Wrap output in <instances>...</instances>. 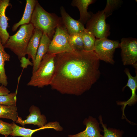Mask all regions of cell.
Listing matches in <instances>:
<instances>
[{
	"mask_svg": "<svg viewBox=\"0 0 137 137\" xmlns=\"http://www.w3.org/2000/svg\"><path fill=\"white\" fill-rule=\"evenodd\" d=\"M100 60L94 51L73 50L56 55L52 89L62 94L81 95L99 79Z\"/></svg>",
	"mask_w": 137,
	"mask_h": 137,
	"instance_id": "cell-1",
	"label": "cell"
},
{
	"mask_svg": "<svg viewBox=\"0 0 137 137\" xmlns=\"http://www.w3.org/2000/svg\"><path fill=\"white\" fill-rule=\"evenodd\" d=\"M35 28L46 34L52 40L57 26L63 23L61 17L55 14L49 13L37 1L30 22Z\"/></svg>",
	"mask_w": 137,
	"mask_h": 137,
	"instance_id": "cell-2",
	"label": "cell"
},
{
	"mask_svg": "<svg viewBox=\"0 0 137 137\" xmlns=\"http://www.w3.org/2000/svg\"><path fill=\"white\" fill-rule=\"evenodd\" d=\"M30 23L21 25L14 35L10 36L5 44V48L10 49L18 57L19 59L27 54V47L35 29Z\"/></svg>",
	"mask_w": 137,
	"mask_h": 137,
	"instance_id": "cell-3",
	"label": "cell"
},
{
	"mask_svg": "<svg viewBox=\"0 0 137 137\" xmlns=\"http://www.w3.org/2000/svg\"><path fill=\"white\" fill-rule=\"evenodd\" d=\"M55 55L47 53L44 55L38 69L32 73L28 86L42 88L50 85L55 70Z\"/></svg>",
	"mask_w": 137,
	"mask_h": 137,
	"instance_id": "cell-4",
	"label": "cell"
},
{
	"mask_svg": "<svg viewBox=\"0 0 137 137\" xmlns=\"http://www.w3.org/2000/svg\"><path fill=\"white\" fill-rule=\"evenodd\" d=\"M69 36L63 24H59L57 27L47 53L56 55L61 53L74 50L68 42Z\"/></svg>",
	"mask_w": 137,
	"mask_h": 137,
	"instance_id": "cell-5",
	"label": "cell"
},
{
	"mask_svg": "<svg viewBox=\"0 0 137 137\" xmlns=\"http://www.w3.org/2000/svg\"><path fill=\"white\" fill-rule=\"evenodd\" d=\"M106 17L103 10L93 13L86 23V29L91 32L97 39L107 38L110 35V25L106 22Z\"/></svg>",
	"mask_w": 137,
	"mask_h": 137,
	"instance_id": "cell-6",
	"label": "cell"
},
{
	"mask_svg": "<svg viewBox=\"0 0 137 137\" xmlns=\"http://www.w3.org/2000/svg\"><path fill=\"white\" fill-rule=\"evenodd\" d=\"M119 44L118 40H111L107 38L97 39L94 51L100 60L113 64L114 54L116 49L119 47Z\"/></svg>",
	"mask_w": 137,
	"mask_h": 137,
	"instance_id": "cell-7",
	"label": "cell"
},
{
	"mask_svg": "<svg viewBox=\"0 0 137 137\" xmlns=\"http://www.w3.org/2000/svg\"><path fill=\"white\" fill-rule=\"evenodd\" d=\"M121 49L122 61L124 65H131L137 67V39L133 38H123L119 44Z\"/></svg>",
	"mask_w": 137,
	"mask_h": 137,
	"instance_id": "cell-8",
	"label": "cell"
},
{
	"mask_svg": "<svg viewBox=\"0 0 137 137\" xmlns=\"http://www.w3.org/2000/svg\"><path fill=\"white\" fill-rule=\"evenodd\" d=\"M29 114L26 119L23 120L21 117L18 116L15 122L23 126L27 124H33L37 125L39 128L42 127L46 124V116L41 114L39 108L34 105H32L29 109Z\"/></svg>",
	"mask_w": 137,
	"mask_h": 137,
	"instance_id": "cell-9",
	"label": "cell"
},
{
	"mask_svg": "<svg viewBox=\"0 0 137 137\" xmlns=\"http://www.w3.org/2000/svg\"><path fill=\"white\" fill-rule=\"evenodd\" d=\"M83 124L85 125V129L83 131L73 135H68L69 137H102L101 134L102 131L99 127V123L95 118L89 116L85 119Z\"/></svg>",
	"mask_w": 137,
	"mask_h": 137,
	"instance_id": "cell-10",
	"label": "cell"
},
{
	"mask_svg": "<svg viewBox=\"0 0 137 137\" xmlns=\"http://www.w3.org/2000/svg\"><path fill=\"white\" fill-rule=\"evenodd\" d=\"M125 72L128 76V81L127 84L123 88V90L127 87H129L131 91V96L130 98L126 101H117V104L118 105L122 106V110L123 112L122 117L124 118L125 117L124 111L125 108L127 105L131 106L135 104L137 101V96L136 94V91L137 89V75L134 77L132 76L129 70L126 68Z\"/></svg>",
	"mask_w": 137,
	"mask_h": 137,
	"instance_id": "cell-11",
	"label": "cell"
},
{
	"mask_svg": "<svg viewBox=\"0 0 137 137\" xmlns=\"http://www.w3.org/2000/svg\"><path fill=\"white\" fill-rule=\"evenodd\" d=\"M60 12L62 23L69 35L79 33L85 29L84 25L71 17L63 6L60 8Z\"/></svg>",
	"mask_w": 137,
	"mask_h": 137,
	"instance_id": "cell-12",
	"label": "cell"
},
{
	"mask_svg": "<svg viewBox=\"0 0 137 137\" xmlns=\"http://www.w3.org/2000/svg\"><path fill=\"white\" fill-rule=\"evenodd\" d=\"M9 2V0H0V38L3 45L10 36L7 30L9 19L5 14L7 8L10 4Z\"/></svg>",
	"mask_w": 137,
	"mask_h": 137,
	"instance_id": "cell-13",
	"label": "cell"
},
{
	"mask_svg": "<svg viewBox=\"0 0 137 137\" xmlns=\"http://www.w3.org/2000/svg\"><path fill=\"white\" fill-rule=\"evenodd\" d=\"M51 40L46 34L43 33L33 64L32 73L38 69L43 57L47 53Z\"/></svg>",
	"mask_w": 137,
	"mask_h": 137,
	"instance_id": "cell-14",
	"label": "cell"
},
{
	"mask_svg": "<svg viewBox=\"0 0 137 137\" xmlns=\"http://www.w3.org/2000/svg\"><path fill=\"white\" fill-rule=\"evenodd\" d=\"M95 0H73L71 5L78 8L80 13V18L78 20L82 24H86L91 18L93 14L88 11V7L90 4L94 3Z\"/></svg>",
	"mask_w": 137,
	"mask_h": 137,
	"instance_id": "cell-15",
	"label": "cell"
},
{
	"mask_svg": "<svg viewBox=\"0 0 137 137\" xmlns=\"http://www.w3.org/2000/svg\"><path fill=\"white\" fill-rule=\"evenodd\" d=\"M40 30L35 28L27 47L26 54L28 58L32 59L33 64L35 61L37 51L43 35Z\"/></svg>",
	"mask_w": 137,
	"mask_h": 137,
	"instance_id": "cell-16",
	"label": "cell"
},
{
	"mask_svg": "<svg viewBox=\"0 0 137 137\" xmlns=\"http://www.w3.org/2000/svg\"><path fill=\"white\" fill-rule=\"evenodd\" d=\"M37 1L36 0H26V7L23 16L20 21L13 26L12 30L13 32L15 31L19 26L30 23Z\"/></svg>",
	"mask_w": 137,
	"mask_h": 137,
	"instance_id": "cell-17",
	"label": "cell"
},
{
	"mask_svg": "<svg viewBox=\"0 0 137 137\" xmlns=\"http://www.w3.org/2000/svg\"><path fill=\"white\" fill-rule=\"evenodd\" d=\"M5 48L0 38V83L6 87L8 82L5 68V62L10 60V56L5 51Z\"/></svg>",
	"mask_w": 137,
	"mask_h": 137,
	"instance_id": "cell-18",
	"label": "cell"
},
{
	"mask_svg": "<svg viewBox=\"0 0 137 137\" xmlns=\"http://www.w3.org/2000/svg\"><path fill=\"white\" fill-rule=\"evenodd\" d=\"M12 123V132L10 135L13 136L32 137V134L37 131L45 129L51 128V125L49 123L46 124L42 127L35 129L21 127L16 125L14 122Z\"/></svg>",
	"mask_w": 137,
	"mask_h": 137,
	"instance_id": "cell-19",
	"label": "cell"
},
{
	"mask_svg": "<svg viewBox=\"0 0 137 137\" xmlns=\"http://www.w3.org/2000/svg\"><path fill=\"white\" fill-rule=\"evenodd\" d=\"M79 33L83 42L84 50L87 51H94L96 39L93 34L85 28Z\"/></svg>",
	"mask_w": 137,
	"mask_h": 137,
	"instance_id": "cell-20",
	"label": "cell"
},
{
	"mask_svg": "<svg viewBox=\"0 0 137 137\" xmlns=\"http://www.w3.org/2000/svg\"><path fill=\"white\" fill-rule=\"evenodd\" d=\"M17 111L16 105H0V118L10 119L14 122H16L18 116Z\"/></svg>",
	"mask_w": 137,
	"mask_h": 137,
	"instance_id": "cell-21",
	"label": "cell"
},
{
	"mask_svg": "<svg viewBox=\"0 0 137 137\" xmlns=\"http://www.w3.org/2000/svg\"><path fill=\"white\" fill-rule=\"evenodd\" d=\"M100 124L102 125L104 133L102 137H122L124 132L122 130L111 128H107L106 124L103 123L101 115L99 117Z\"/></svg>",
	"mask_w": 137,
	"mask_h": 137,
	"instance_id": "cell-22",
	"label": "cell"
},
{
	"mask_svg": "<svg viewBox=\"0 0 137 137\" xmlns=\"http://www.w3.org/2000/svg\"><path fill=\"white\" fill-rule=\"evenodd\" d=\"M68 41L70 46L74 50H84L83 42L79 33L69 35Z\"/></svg>",
	"mask_w": 137,
	"mask_h": 137,
	"instance_id": "cell-23",
	"label": "cell"
},
{
	"mask_svg": "<svg viewBox=\"0 0 137 137\" xmlns=\"http://www.w3.org/2000/svg\"><path fill=\"white\" fill-rule=\"evenodd\" d=\"M122 2L120 0H107L106 6L103 10L106 18L111 15L114 11L120 7Z\"/></svg>",
	"mask_w": 137,
	"mask_h": 137,
	"instance_id": "cell-24",
	"label": "cell"
},
{
	"mask_svg": "<svg viewBox=\"0 0 137 137\" xmlns=\"http://www.w3.org/2000/svg\"><path fill=\"white\" fill-rule=\"evenodd\" d=\"M17 92L0 95V105L11 106L16 105Z\"/></svg>",
	"mask_w": 137,
	"mask_h": 137,
	"instance_id": "cell-25",
	"label": "cell"
},
{
	"mask_svg": "<svg viewBox=\"0 0 137 137\" xmlns=\"http://www.w3.org/2000/svg\"><path fill=\"white\" fill-rule=\"evenodd\" d=\"M12 123H9L0 120V134L8 136L12 132Z\"/></svg>",
	"mask_w": 137,
	"mask_h": 137,
	"instance_id": "cell-26",
	"label": "cell"
},
{
	"mask_svg": "<svg viewBox=\"0 0 137 137\" xmlns=\"http://www.w3.org/2000/svg\"><path fill=\"white\" fill-rule=\"evenodd\" d=\"M10 92V91L5 86L3 85L0 86V95H6Z\"/></svg>",
	"mask_w": 137,
	"mask_h": 137,
	"instance_id": "cell-27",
	"label": "cell"
},
{
	"mask_svg": "<svg viewBox=\"0 0 137 137\" xmlns=\"http://www.w3.org/2000/svg\"><path fill=\"white\" fill-rule=\"evenodd\" d=\"M5 137H7V135H5Z\"/></svg>",
	"mask_w": 137,
	"mask_h": 137,
	"instance_id": "cell-28",
	"label": "cell"
}]
</instances>
